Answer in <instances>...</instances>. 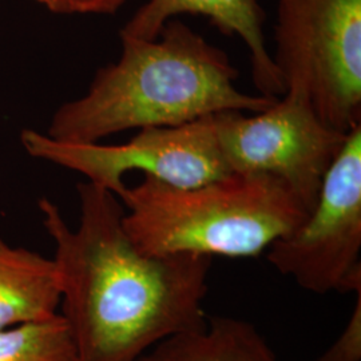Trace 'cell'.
Wrapping results in <instances>:
<instances>
[{
    "label": "cell",
    "mask_w": 361,
    "mask_h": 361,
    "mask_svg": "<svg viewBox=\"0 0 361 361\" xmlns=\"http://www.w3.org/2000/svg\"><path fill=\"white\" fill-rule=\"evenodd\" d=\"M20 140L31 157L78 171L118 198L126 189L125 174L134 170L177 188H195L232 174L212 116L174 128L142 129L122 145L61 142L35 130H25Z\"/></svg>",
    "instance_id": "obj_7"
},
{
    "label": "cell",
    "mask_w": 361,
    "mask_h": 361,
    "mask_svg": "<svg viewBox=\"0 0 361 361\" xmlns=\"http://www.w3.org/2000/svg\"><path fill=\"white\" fill-rule=\"evenodd\" d=\"M212 123L231 173L283 180L310 213L349 134L326 125L307 98L292 91L249 116L238 110L216 113Z\"/></svg>",
    "instance_id": "obj_5"
},
{
    "label": "cell",
    "mask_w": 361,
    "mask_h": 361,
    "mask_svg": "<svg viewBox=\"0 0 361 361\" xmlns=\"http://www.w3.org/2000/svg\"><path fill=\"white\" fill-rule=\"evenodd\" d=\"M128 0H70L71 13H114Z\"/></svg>",
    "instance_id": "obj_13"
},
{
    "label": "cell",
    "mask_w": 361,
    "mask_h": 361,
    "mask_svg": "<svg viewBox=\"0 0 361 361\" xmlns=\"http://www.w3.org/2000/svg\"><path fill=\"white\" fill-rule=\"evenodd\" d=\"M78 195L77 229L50 200L39 201L78 361H135L159 341L207 323L213 258L146 255L125 231L116 194L86 180Z\"/></svg>",
    "instance_id": "obj_1"
},
{
    "label": "cell",
    "mask_w": 361,
    "mask_h": 361,
    "mask_svg": "<svg viewBox=\"0 0 361 361\" xmlns=\"http://www.w3.org/2000/svg\"><path fill=\"white\" fill-rule=\"evenodd\" d=\"M61 279L54 258L15 247L0 237V332L55 316Z\"/></svg>",
    "instance_id": "obj_9"
},
{
    "label": "cell",
    "mask_w": 361,
    "mask_h": 361,
    "mask_svg": "<svg viewBox=\"0 0 361 361\" xmlns=\"http://www.w3.org/2000/svg\"><path fill=\"white\" fill-rule=\"evenodd\" d=\"M119 200L130 240L152 256L257 257L310 216L283 180L265 174L232 173L195 188L145 176Z\"/></svg>",
    "instance_id": "obj_3"
},
{
    "label": "cell",
    "mask_w": 361,
    "mask_h": 361,
    "mask_svg": "<svg viewBox=\"0 0 361 361\" xmlns=\"http://www.w3.org/2000/svg\"><path fill=\"white\" fill-rule=\"evenodd\" d=\"M0 361H78L63 316L1 331Z\"/></svg>",
    "instance_id": "obj_11"
},
{
    "label": "cell",
    "mask_w": 361,
    "mask_h": 361,
    "mask_svg": "<svg viewBox=\"0 0 361 361\" xmlns=\"http://www.w3.org/2000/svg\"><path fill=\"white\" fill-rule=\"evenodd\" d=\"M116 63L99 68L80 98L62 104L47 135L61 142L97 143L130 129L174 128L219 111H262L277 98L235 87L228 54L178 19L155 39L121 32Z\"/></svg>",
    "instance_id": "obj_2"
},
{
    "label": "cell",
    "mask_w": 361,
    "mask_h": 361,
    "mask_svg": "<svg viewBox=\"0 0 361 361\" xmlns=\"http://www.w3.org/2000/svg\"><path fill=\"white\" fill-rule=\"evenodd\" d=\"M356 295L348 324L317 361H361V288Z\"/></svg>",
    "instance_id": "obj_12"
},
{
    "label": "cell",
    "mask_w": 361,
    "mask_h": 361,
    "mask_svg": "<svg viewBox=\"0 0 361 361\" xmlns=\"http://www.w3.org/2000/svg\"><path fill=\"white\" fill-rule=\"evenodd\" d=\"M361 125L325 174L314 207L295 232L267 249L271 267L300 288L325 295L361 288Z\"/></svg>",
    "instance_id": "obj_6"
},
{
    "label": "cell",
    "mask_w": 361,
    "mask_h": 361,
    "mask_svg": "<svg viewBox=\"0 0 361 361\" xmlns=\"http://www.w3.org/2000/svg\"><path fill=\"white\" fill-rule=\"evenodd\" d=\"M183 13L207 18L222 34L243 39L259 94L271 98L284 94L283 79L267 49L265 13L258 0H149L121 32L135 38L155 39L169 20Z\"/></svg>",
    "instance_id": "obj_8"
},
{
    "label": "cell",
    "mask_w": 361,
    "mask_h": 361,
    "mask_svg": "<svg viewBox=\"0 0 361 361\" xmlns=\"http://www.w3.org/2000/svg\"><path fill=\"white\" fill-rule=\"evenodd\" d=\"M35 1L49 8L51 13H71L70 0H35Z\"/></svg>",
    "instance_id": "obj_14"
},
{
    "label": "cell",
    "mask_w": 361,
    "mask_h": 361,
    "mask_svg": "<svg viewBox=\"0 0 361 361\" xmlns=\"http://www.w3.org/2000/svg\"><path fill=\"white\" fill-rule=\"evenodd\" d=\"M274 42L285 92L338 131L361 125V0H277Z\"/></svg>",
    "instance_id": "obj_4"
},
{
    "label": "cell",
    "mask_w": 361,
    "mask_h": 361,
    "mask_svg": "<svg viewBox=\"0 0 361 361\" xmlns=\"http://www.w3.org/2000/svg\"><path fill=\"white\" fill-rule=\"evenodd\" d=\"M135 361H280L249 322L214 316L200 328L159 341Z\"/></svg>",
    "instance_id": "obj_10"
}]
</instances>
